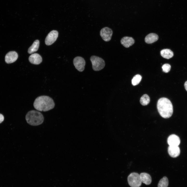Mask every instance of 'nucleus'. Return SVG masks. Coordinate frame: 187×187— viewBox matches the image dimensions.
I'll list each match as a JSON object with an SVG mask.
<instances>
[{"mask_svg": "<svg viewBox=\"0 0 187 187\" xmlns=\"http://www.w3.org/2000/svg\"><path fill=\"white\" fill-rule=\"evenodd\" d=\"M33 105L36 110L45 112L53 109L55 106V104L51 97L46 96H41L35 99Z\"/></svg>", "mask_w": 187, "mask_h": 187, "instance_id": "f257e3e1", "label": "nucleus"}, {"mask_svg": "<svg viewBox=\"0 0 187 187\" xmlns=\"http://www.w3.org/2000/svg\"><path fill=\"white\" fill-rule=\"evenodd\" d=\"M157 108L160 115L162 117L167 118L170 117L173 113V105L168 98L162 97L158 101Z\"/></svg>", "mask_w": 187, "mask_h": 187, "instance_id": "f03ea898", "label": "nucleus"}, {"mask_svg": "<svg viewBox=\"0 0 187 187\" xmlns=\"http://www.w3.org/2000/svg\"><path fill=\"white\" fill-rule=\"evenodd\" d=\"M27 123L33 126H38L42 124L44 121V117L40 112L35 110H30L28 112L25 116Z\"/></svg>", "mask_w": 187, "mask_h": 187, "instance_id": "7ed1b4c3", "label": "nucleus"}, {"mask_svg": "<svg viewBox=\"0 0 187 187\" xmlns=\"http://www.w3.org/2000/svg\"><path fill=\"white\" fill-rule=\"evenodd\" d=\"M90 59L92 64V69L94 71H99L104 68L105 62L102 58L94 55L91 57Z\"/></svg>", "mask_w": 187, "mask_h": 187, "instance_id": "20e7f679", "label": "nucleus"}, {"mask_svg": "<svg viewBox=\"0 0 187 187\" xmlns=\"http://www.w3.org/2000/svg\"><path fill=\"white\" fill-rule=\"evenodd\" d=\"M128 181L131 187H139L142 184L140 175L136 172L130 173L128 177Z\"/></svg>", "mask_w": 187, "mask_h": 187, "instance_id": "39448f33", "label": "nucleus"}, {"mask_svg": "<svg viewBox=\"0 0 187 187\" xmlns=\"http://www.w3.org/2000/svg\"><path fill=\"white\" fill-rule=\"evenodd\" d=\"M73 64L75 68L79 71H84L85 65V62L83 58L80 56L75 57L73 61Z\"/></svg>", "mask_w": 187, "mask_h": 187, "instance_id": "423d86ee", "label": "nucleus"}, {"mask_svg": "<svg viewBox=\"0 0 187 187\" xmlns=\"http://www.w3.org/2000/svg\"><path fill=\"white\" fill-rule=\"evenodd\" d=\"M113 34L112 29L108 27L102 28L100 31V35L102 39L105 42L110 40Z\"/></svg>", "mask_w": 187, "mask_h": 187, "instance_id": "0eeeda50", "label": "nucleus"}, {"mask_svg": "<svg viewBox=\"0 0 187 187\" xmlns=\"http://www.w3.org/2000/svg\"><path fill=\"white\" fill-rule=\"evenodd\" d=\"M58 36L57 31L53 30L50 32L46 36L45 40V44L48 45H51L56 40Z\"/></svg>", "mask_w": 187, "mask_h": 187, "instance_id": "6e6552de", "label": "nucleus"}, {"mask_svg": "<svg viewBox=\"0 0 187 187\" xmlns=\"http://www.w3.org/2000/svg\"><path fill=\"white\" fill-rule=\"evenodd\" d=\"M18 57V55L16 52L13 51H10L5 55V61L7 63H11L15 61Z\"/></svg>", "mask_w": 187, "mask_h": 187, "instance_id": "1a4fd4ad", "label": "nucleus"}, {"mask_svg": "<svg viewBox=\"0 0 187 187\" xmlns=\"http://www.w3.org/2000/svg\"><path fill=\"white\" fill-rule=\"evenodd\" d=\"M167 142L169 146H178L180 144V140L177 136L172 134L168 137Z\"/></svg>", "mask_w": 187, "mask_h": 187, "instance_id": "9d476101", "label": "nucleus"}, {"mask_svg": "<svg viewBox=\"0 0 187 187\" xmlns=\"http://www.w3.org/2000/svg\"><path fill=\"white\" fill-rule=\"evenodd\" d=\"M168 152L171 157L175 158L179 155L180 150L178 146H169L168 148Z\"/></svg>", "mask_w": 187, "mask_h": 187, "instance_id": "9b49d317", "label": "nucleus"}, {"mask_svg": "<svg viewBox=\"0 0 187 187\" xmlns=\"http://www.w3.org/2000/svg\"><path fill=\"white\" fill-rule=\"evenodd\" d=\"M29 60L31 63L36 65L40 64L42 61V58L41 56L37 53L31 54L29 57Z\"/></svg>", "mask_w": 187, "mask_h": 187, "instance_id": "f8f14e48", "label": "nucleus"}, {"mask_svg": "<svg viewBox=\"0 0 187 187\" xmlns=\"http://www.w3.org/2000/svg\"><path fill=\"white\" fill-rule=\"evenodd\" d=\"M121 42L124 47L128 48L134 44L135 41L132 37H124L121 39Z\"/></svg>", "mask_w": 187, "mask_h": 187, "instance_id": "ddd939ff", "label": "nucleus"}, {"mask_svg": "<svg viewBox=\"0 0 187 187\" xmlns=\"http://www.w3.org/2000/svg\"><path fill=\"white\" fill-rule=\"evenodd\" d=\"M142 182L146 185L150 184L152 182L151 178L150 175L146 173L143 172L140 174Z\"/></svg>", "mask_w": 187, "mask_h": 187, "instance_id": "4468645a", "label": "nucleus"}, {"mask_svg": "<svg viewBox=\"0 0 187 187\" xmlns=\"http://www.w3.org/2000/svg\"><path fill=\"white\" fill-rule=\"evenodd\" d=\"M158 39V35L156 34L151 33L147 35L145 37V42L148 44H151L157 41Z\"/></svg>", "mask_w": 187, "mask_h": 187, "instance_id": "2eb2a0df", "label": "nucleus"}, {"mask_svg": "<svg viewBox=\"0 0 187 187\" xmlns=\"http://www.w3.org/2000/svg\"><path fill=\"white\" fill-rule=\"evenodd\" d=\"M161 55L163 58L169 59L173 56V52L169 49H164L162 50L160 52Z\"/></svg>", "mask_w": 187, "mask_h": 187, "instance_id": "dca6fc26", "label": "nucleus"}, {"mask_svg": "<svg viewBox=\"0 0 187 187\" xmlns=\"http://www.w3.org/2000/svg\"><path fill=\"white\" fill-rule=\"evenodd\" d=\"M39 42L38 40L35 41L28 49V53L31 54L37 51L39 47Z\"/></svg>", "mask_w": 187, "mask_h": 187, "instance_id": "f3484780", "label": "nucleus"}, {"mask_svg": "<svg viewBox=\"0 0 187 187\" xmlns=\"http://www.w3.org/2000/svg\"><path fill=\"white\" fill-rule=\"evenodd\" d=\"M169 182L168 178L165 176L164 177L161 179L158 184V187H168Z\"/></svg>", "mask_w": 187, "mask_h": 187, "instance_id": "a211bd4d", "label": "nucleus"}, {"mask_svg": "<svg viewBox=\"0 0 187 187\" xmlns=\"http://www.w3.org/2000/svg\"><path fill=\"white\" fill-rule=\"evenodd\" d=\"M150 101V98L149 96L147 94L144 95L141 97L140 99V103L143 105H147Z\"/></svg>", "mask_w": 187, "mask_h": 187, "instance_id": "6ab92c4d", "label": "nucleus"}, {"mask_svg": "<svg viewBox=\"0 0 187 187\" xmlns=\"http://www.w3.org/2000/svg\"><path fill=\"white\" fill-rule=\"evenodd\" d=\"M142 77L141 75L137 74L134 76L132 79L131 82L132 84L134 85H136L138 84L141 81Z\"/></svg>", "mask_w": 187, "mask_h": 187, "instance_id": "aec40b11", "label": "nucleus"}, {"mask_svg": "<svg viewBox=\"0 0 187 187\" xmlns=\"http://www.w3.org/2000/svg\"><path fill=\"white\" fill-rule=\"evenodd\" d=\"M171 68L170 65L168 64H164L162 66L163 71L165 73L169 72Z\"/></svg>", "mask_w": 187, "mask_h": 187, "instance_id": "412c9836", "label": "nucleus"}, {"mask_svg": "<svg viewBox=\"0 0 187 187\" xmlns=\"http://www.w3.org/2000/svg\"><path fill=\"white\" fill-rule=\"evenodd\" d=\"M4 120V117L3 116L2 114L0 113V123H1Z\"/></svg>", "mask_w": 187, "mask_h": 187, "instance_id": "4be33fe9", "label": "nucleus"}, {"mask_svg": "<svg viewBox=\"0 0 187 187\" xmlns=\"http://www.w3.org/2000/svg\"><path fill=\"white\" fill-rule=\"evenodd\" d=\"M184 86L185 89L187 91V81L185 82L184 84Z\"/></svg>", "mask_w": 187, "mask_h": 187, "instance_id": "5701e85b", "label": "nucleus"}]
</instances>
